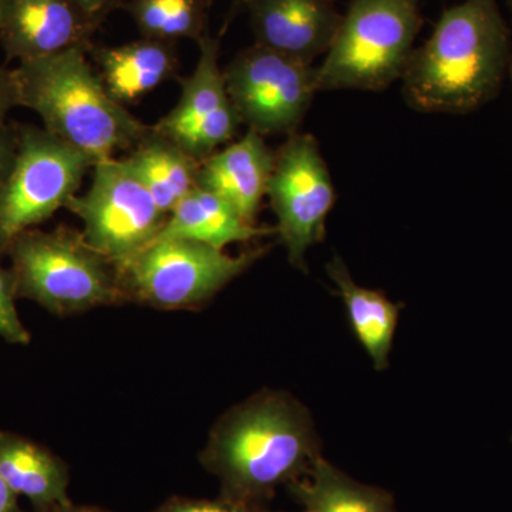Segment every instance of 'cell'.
Instances as JSON below:
<instances>
[{"label":"cell","instance_id":"obj_17","mask_svg":"<svg viewBox=\"0 0 512 512\" xmlns=\"http://www.w3.org/2000/svg\"><path fill=\"white\" fill-rule=\"evenodd\" d=\"M326 272L345 302L357 342L366 350L376 370H386L399 322L400 306L379 291L357 285L339 256L328 262Z\"/></svg>","mask_w":512,"mask_h":512},{"label":"cell","instance_id":"obj_20","mask_svg":"<svg viewBox=\"0 0 512 512\" xmlns=\"http://www.w3.org/2000/svg\"><path fill=\"white\" fill-rule=\"evenodd\" d=\"M198 46L200 57L197 66L191 76L181 82L177 106L153 126L161 136L177 137L231 101L224 69L220 66V39L207 33Z\"/></svg>","mask_w":512,"mask_h":512},{"label":"cell","instance_id":"obj_24","mask_svg":"<svg viewBox=\"0 0 512 512\" xmlns=\"http://www.w3.org/2000/svg\"><path fill=\"white\" fill-rule=\"evenodd\" d=\"M154 512H274L266 510L264 505L242 503L220 497L218 500H188L175 498L161 505Z\"/></svg>","mask_w":512,"mask_h":512},{"label":"cell","instance_id":"obj_8","mask_svg":"<svg viewBox=\"0 0 512 512\" xmlns=\"http://www.w3.org/2000/svg\"><path fill=\"white\" fill-rule=\"evenodd\" d=\"M66 208L83 222L84 241L116 269L153 244L167 221L124 158L94 165L89 190L74 195Z\"/></svg>","mask_w":512,"mask_h":512},{"label":"cell","instance_id":"obj_28","mask_svg":"<svg viewBox=\"0 0 512 512\" xmlns=\"http://www.w3.org/2000/svg\"><path fill=\"white\" fill-rule=\"evenodd\" d=\"M0 512H25L20 508L19 495L0 477Z\"/></svg>","mask_w":512,"mask_h":512},{"label":"cell","instance_id":"obj_29","mask_svg":"<svg viewBox=\"0 0 512 512\" xmlns=\"http://www.w3.org/2000/svg\"><path fill=\"white\" fill-rule=\"evenodd\" d=\"M49 512H106L97 510V508L92 507H80V505L73 504L72 501L69 503L57 505V507L52 508Z\"/></svg>","mask_w":512,"mask_h":512},{"label":"cell","instance_id":"obj_7","mask_svg":"<svg viewBox=\"0 0 512 512\" xmlns=\"http://www.w3.org/2000/svg\"><path fill=\"white\" fill-rule=\"evenodd\" d=\"M96 161L45 128L18 127V153L0 190V256L77 195Z\"/></svg>","mask_w":512,"mask_h":512},{"label":"cell","instance_id":"obj_9","mask_svg":"<svg viewBox=\"0 0 512 512\" xmlns=\"http://www.w3.org/2000/svg\"><path fill=\"white\" fill-rule=\"evenodd\" d=\"M224 77L242 124L264 137L298 133L318 93L313 64L258 45L239 52Z\"/></svg>","mask_w":512,"mask_h":512},{"label":"cell","instance_id":"obj_27","mask_svg":"<svg viewBox=\"0 0 512 512\" xmlns=\"http://www.w3.org/2000/svg\"><path fill=\"white\" fill-rule=\"evenodd\" d=\"M76 2L79 3L92 18L101 22L104 16L107 15V12L116 6L117 0H76Z\"/></svg>","mask_w":512,"mask_h":512},{"label":"cell","instance_id":"obj_2","mask_svg":"<svg viewBox=\"0 0 512 512\" xmlns=\"http://www.w3.org/2000/svg\"><path fill=\"white\" fill-rule=\"evenodd\" d=\"M511 59V32L498 0H463L443 10L413 50L403 96L424 113L463 114L493 99Z\"/></svg>","mask_w":512,"mask_h":512},{"label":"cell","instance_id":"obj_30","mask_svg":"<svg viewBox=\"0 0 512 512\" xmlns=\"http://www.w3.org/2000/svg\"><path fill=\"white\" fill-rule=\"evenodd\" d=\"M245 3H247V0H232L231 10H229V16L227 22H225V26H227L228 23L231 22V20L234 19L239 12L244 10Z\"/></svg>","mask_w":512,"mask_h":512},{"label":"cell","instance_id":"obj_5","mask_svg":"<svg viewBox=\"0 0 512 512\" xmlns=\"http://www.w3.org/2000/svg\"><path fill=\"white\" fill-rule=\"evenodd\" d=\"M421 0H352L325 59L318 92H380L402 79L423 28Z\"/></svg>","mask_w":512,"mask_h":512},{"label":"cell","instance_id":"obj_16","mask_svg":"<svg viewBox=\"0 0 512 512\" xmlns=\"http://www.w3.org/2000/svg\"><path fill=\"white\" fill-rule=\"evenodd\" d=\"M276 234V228L249 224L214 192L195 187L167 215L158 239L180 238L221 249Z\"/></svg>","mask_w":512,"mask_h":512},{"label":"cell","instance_id":"obj_22","mask_svg":"<svg viewBox=\"0 0 512 512\" xmlns=\"http://www.w3.org/2000/svg\"><path fill=\"white\" fill-rule=\"evenodd\" d=\"M241 124L242 121L234 104L229 101L220 110L198 121L197 124L170 140L183 148L188 156L202 161L214 154L218 147L231 141Z\"/></svg>","mask_w":512,"mask_h":512},{"label":"cell","instance_id":"obj_13","mask_svg":"<svg viewBox=\"0 0 512 512\" xmlns=\"http://www.w3.org/2000/svg\"><path fill=\"white\" fill-rule=\"evenodd\" d=\"M275 153L264 136L248 130L235 143L200 161L197 187L214 192L245 221L255 224L274 170Z\"/></svg>","mask_w":512,"mask_h":512},{"label":"cell","instance_id":"obj_4","mask_svg":"<svg viewBox=\"0 0 512 512\" xmlns=\"http://www.w3.org/2000/svg\"><path fill=\"white\" fill-rule=\"evenodd\" d=\"M16 298L53 315H76L127 301L111 262L94 251L82 232L39 228L22 232L8 248Z\"/></svg>","mask_w":512,"mask_h":512},{"label":"cell","instance_id":"obj_21","mask_svg":"<svg viewBox=\"0 0 512 512\" xmlns=\"http://www.w3.org/2000/svg\"><path fill=\"white\" fill-rule=\"evenodd\" d=\"M127 9L146 39L200 42L208 33L205 0H131Z\"/></svg>","mask_w":512,"mask_h":512},{"label":"cell","instance_id":"obj_6","mask_svg":"<svg viewBox=\"0 0 512 512\" xmlns=\"http://www.w3.org/2000/svg\"><path fill=\"white\" fill-rule=\"evenodd\" d=\"M265 249L229 255L190 239H158L116 271L127 301L167 311L192 309L244 274Z\"/></svg>","mask_w":512,"mask_h":512},{"label":"cell","instance_id":"obj_11","mask_svg":"<svg viewBox=\"0 0 512 512\" xmlns=\"http://www.w3.org/2000/svg\"><path fill=\"white\" fill-rule=\"evenodd\" d=\"M0 42L8 60L28 62L89 46L100 25L76 0H5Z\"/></svg>","mask_w":512,"mask_h":512},{"label":"cell","instance_id":"obj_19","mask_svg":"<svg viewBox=\"0 0 512 512\" xmlns=\"http://www.w3.org/2000/svg\"><path fill=\"white\" fill-rule=\"evenodd\" d=\"M288 488L302 512H399L389 491L353 480L322 456Z\"/></svg>","mask_w":512,"mask_h":512},{"label":"cell","instance_id":"obj_3","mask_svg":"<svg viewBox=\"0 0 512 512\" xmlns=\"http://www.w3.org/2000/svg\"><path fill=\"white\" fill-rule=\"evenodd\" d=\"M87 52L89 46L70 47L20 62L13 72L19 107L35 111L46 131L99 163L133 150L153 126L113 99Z\"/></svg>","mask_w":512,"mask_h":512},{"label":"cell","instance_id":"obj_25","mask_svg":"<svg viewBox=\"0 0 512 512\" xmlns=\"http://www.w3.org/2000/svg\"><path fill=\"white\" fill-rule=\"evenodd\" d=\"M18 153V127L0 124V190L8 180Z\"/></svg>","mask_w":512,"mask_h":512},{"label":"cell","instance_id":"obj_15","mask_svg":"<svg viewBox=\"0 0 512 512\" xmlns=\"http://www.w3.org/2000/svg\"><path fill=\"white\" fill-rule=\"evenodd\" d=\"M0 477L36 512L69 503V468L35 441L0 430Z\"/></svg>","mask_w":512,"mask_h":512},{"label":"cell","instance_id":"obj_32","mask_svg":"<svg viewBox=\"0 0 512 512\" xmlns=\"http://www.w3.org/2000/svg\"><path fill=\"white\" fill-rule=\"evenodd\" d=\"M508 8H510L511 19H512V0H508Z\"/></svg>","mask_w":512,"mask_h":512},{"label":"cell","instance_id":"obj_18","mask_svg":"<svg viewBox=\"0 0 512 512\" xmlns=\"http://www.w3.org/2000/svg\"><path fill=\"white\" fill-rule=\"evenodd\" d=\"M124 160L136 171L158 207L167 215L197 187L200 161L188 156L183 148L158 134L154 128Z\"/></svg>","mask_w":512,"mask_h":512},{"label":"cell","instance_id":"obj_31","mask_svg":"<svg viewBox=\"0 0 512 512\" xmlns=\"http://www.w3.org/2000/svg\"><path fill=\"white\" fill-rule=\"evenodd\" d=\"M5 0H0V30H2L3 20H5Z\"/></svg>","mask_w":512,"mask_h":512},{"label":"cell","instance_id":"obj_26","mask_svg":"<svg viewBox=\"0 0 512 512\" xmlns=\"http://www.w3.org/2000/svg\"><path fill=\"white\" fill-rule=\"evenodd\" d=\"M19 107L18 86L15 72L0 66V124H5L10 110Z\"/></svg>","mask_w":512,"mask_h":512},{"label":"cell","instance_id":"obj_1","mask_svg":"<svg viewBox=\"0 0 512 512\" xmlns=\"http://www.w3.org/2000/svg\"><path fill=\"white\" fill-rule=\"evenodd\" d=\"M319 457L309 410L288 393L266 390L217 421L200 460L220 480L221 497L264 505Z\"/></svg>","mask_w":512,"mask_h":512},{"label":"cell","instance_id":"obj_10","mask_svg":"<svg viewBox=\"0 0 512 512\" xmlns=\"http://www.w3.org/2000/svg\"><path fill=\"white\" fill-rule=\"evenodd\" d=\"M266 197L289 262L306 271V252L325 239L336 198L332 175L312 134H292L276 151Z\"/></svg>","mask_w":512,"mask_h":512},{"label":"cell","instance_id":"obj_14","mask_svg":"<svg viewBox=\"0 0 512 512\" xmlns=\"http://www.w3.org/2000/svg\"><path fill=\"white\" fill-rule=\"evenodd\" d=\"M94 59L107 92L123 106L170 80L178 66L174 42L146 37L120 46L100 47Z\"/></svg>","mask_w":512,"mask_h":512},{"label":"cell","instance_id":"obj_12","mask_svg":"<svg viewBox=\"0 0 512 512\" xmlns=\"http://www.w3.org/2000/svg\"><path fill=\"white\" fill-rule=\"evenodd\" d=\"M255 45L313 64L335 40L342 15L335 0H247Z\"/></svg>","mask_w":512,"mask_h":512},{"label":"cell","instance_id":"obj_23","mask_svg":"<svg viewBox=\"0 0 512 512\" xmlns=\"http://www.w3.org/2000/svg\"><path fill=\"white\" fill-rule=\"evenodd\" d=\"M16 299L12 272L0 266V338L13 345H29L32 338L16 311Z\"/></svg>","mask_w":512,"mask_h":512}]
</instances>
